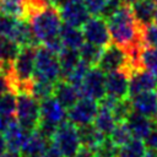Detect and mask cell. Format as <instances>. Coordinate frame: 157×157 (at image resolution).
Listing matches in <instances>:
<instances>
[{"label": "cell", "mask_w": 157, "mask_h": 157, "mask_svg": "<svg viewBox=\"0 0 157 157\" xmlns=\"http://www.w3.org/2000/svg\"><path fill=\"white\" fill-rule=\"evenodd\" d=\"M105 21L113 44L124 49L126 53L136 48H144V25H141L134 16L131 5L121 2V5L108 16Z\"/></svg>", "instance_id": "6da1fadb"}, {"label": "cell", "mask_w": 157, "mask_h": 157, "mask_svg": "<svg viewBox=\"0 0 157 157\" xmlns=\"http://www.w3.org/2000/svg\"><path fill=\"white\" fill-rule=\"evenodd\" d=\"M27 21L29 22L33 34L39 44H43L47 40L58 37L60 27L63 25L59 10L49 5L32 11Z\"/></svg>", "instance_id": "7a4b0ae2"}, {"label": "cell", "mask_w": 157, "mask_h": 157, "mask_svg": "<svg viewBox=\"0 0 157 157\" xmlns=\"http://www.w3.org/2000/svg\"><path fill=\"white\" fill-rule=\"evenodd\" d=\"M33 78L49 81L53 83H56L59 80H61V70L58 55L44 45H38L36 49Z\"/></svg>", "instance_id": "3957f363"}, {"label": "cell", "mask_w": 157, "mask_h": 157, "mask_svg": "<svg viewBox=\"0 0 157 157\" xmlns=\"http://www.w3.org/2000/svg\"><path fill=\"white\" fill-rule=\"evenodd\" d=\"M16 120L28 131H34L40 120V102L29 93L17 94Z\"/></svg>", "instance_id": "277c9868"}, {"label": "cell", "mask_w": 157, "mask_h": 157, "mask_svg": "<svg viewBox=\"0 0 157 157\" xmlns=\"http://www.w3.org/2000/svg\"><path fill=\"white\" fill-rule=\"evenodd\" d=\"M52 142L65 157H75L82 147L78 136V129L69 120H65L58 125Z\"/></svg>", "instance_id": "5b68a950"}, {"label": "cell", "mask_w": 157, "mask_h": 157, "mask_svg": "<svg viewBox=\"0 0 157 157\" xmlns=\"http://www.w3.org/2000/svg\"><path fill=\"white\" fill-rule=\"evenodd\" d=\"M81 29L86 42L102 48H105L112 43L107 21L101 16H91L81 27Z\"/></svg>", "instance_id": "8992f818"}, {"label": "cell", "mask_w": 157, "mask_h": 157, "mask_svg": "<svg viewBox=\"0 0 157 157\" xmlns=\"http://www.w3.org/2000/svg\"><path fill=\"white\" fill-rule=\"evenodd\" d=\"M81 97L99 101L105 96V72L98 66H92L86 74L80 88Z\"/></svg>", "instance_id": "52a82bcc"}, {"label": "cell", "mask_w": 157, "mask_h": 157, "mask_svg": "<svg viewBox=\"0 0 157 157\" xmlns=\"http://www.w3.org/2000/svg\"><path fill=\"white\" fill-rule=\"evenodd\" d=\"M98 113V103L94 99L81 97L71 108L67 109V120L76 126L92 124Z\"/></svg>", "instance_id": "ba28073f"}, {"label": "cell", "mask_w": 157, "mask_h": 157, "mask_svg": "<svg viewBox=\"0 0 157 157\" xmlns=\"http://www.w3.org/2000/svg\"><path fill=\"white\" fill-rule=\"evenodd\" d=\"M126 59H128V53L124 49L119 48L118 45L110 43L108 47L104 48L97 66L102 71L108 74L110 71L123 69L126 63Z\"/></svg>", "instance_id": "9c48e42d"}, {"label": "cell", "mask_w": 157, "mask_h": 157, "mask_svg": "<svg viewBox=\"0 0 157 157\" xmlns=\"http://www.w3.org/2000/svg\"><path fill=\"white\" fill-rule=\"evenodd\" d=\"M105 94L117 99L129 97V76L123 70L105 74Z\"/></svg>", "instance_id": "30bf717a"}, {"label": "cell", "mask_w": 157, "mask_h": 157, "mask_svg": "<svg viewBox=\"0 0 157 157\" xmlns=\"http://www.w3.org/2000/svg\"><path fill=\"white\" fill-rule=\"evenodd\" d=\"M60 17L64 23L75 26V27H82L85 22L91 17L86 5L83 1H76L70 2L63 7L59 9Z\"/></svg>", "instance_id": "8fae6325"}, {"label": "cell", "mask_w": 157, "mask_h": 157, "mask_svg": "<svg viewBox=\"0 0 157 157\" xmlns=\"http://www.w3.org/2000/svg\"><path fill=\"white\" fill-rule=\"evenodd\" d=\"M131 134V136L134 139H140V140H145L148 134L152 131V129L155 128V120L140 114L137 112H135L132 109V112L129 114V117L126 118V120L124 121Z\"/></svg>", "instance_id": "7c38bea8"}, {"label": "cell", "mask_w": 157, "mask_h": 157, "mask_svg": "<svg viewBox=\"0 0 157 157\" xmlns=\"http://www.w3.org/2000/svg\"><path fill=\"white\" fill-rule=\"evenodd\" d=\"M132 109L151 119H157V93L155 91L141 92L130 97Z\"/></svg>", "instance_id": "4fadbf2b"}, {"label": "cell", "mask_w": 157, "mask_h": 157, "mask_svg": "<svg viewBox=\"0 0 157 157\" xmlns=\"http://www.w3.org/2000/svg\"><path fill=\"white\" fill-rule=\"evenodd\" d=\"M40 119L59 125L67 120V110L54 96H52L40 101Z\"/></svg>", "instance_id": "5bb4252c"}, {"label": "cell", "mask_w": 157, "mask_h": 157, "mask_svg": "<svg viewBox=\"0 0 157 157\" xmlns=\"http://www.w3.org/2000/svg\"><path fill=\"white\" fill-rule=\"evenodd\" d=\"M157 90V75L147 70H141L129 78V96H135L141 92Z\"/></svg>", "instance_id": "9a60e30c"}, {"label": "cell", "mask_w": 157, "mask_h": 157, "mask_svg": "<svg viewBox=\"0 0 157 157\" xmlns=\"http://www.w3.org/2000/svg\"><path fill=\"white\" fill-rule=\"evenodd\" d=\"M31 132L32 131H28L25 128H22L18 124V121L16 120V118H13L11 120V123L9 124L7 129L5 130V132L2 134L5 137L6 145H7V150L20 152L22 150L23 145L26 144Z\"/></svg>", "instance_id": "2e32d148"}, {"label": "cell", "mask_w": 157, "mask_h": 157, "mask_svg": "<svg viewBox=\"0 0 157 157\" xmlns=\"http://www.w3.org/2000/svg\"><path fill=\"white\" fill-rule=\"evenodd\" d=\"M59 103L67 110L69 108H71L80 98V91L77 87H75L72 83H70L66 80H59L55 83L54 87V94H53Z\"/></svg>", "instance_id": "e0dca14e"}, {"label": "cell", "mask_w": 157, "mask_h": 157, "mask_svg": "<svg viewBox=\"0 0 157 157\" xmlns=\"http://www.w3.org/2000/svg\"><path fill=\"white\" fill-rule=\"evenodd\" d=\"M78 129V136L81 141V146L91 152H96L97 148L103 144V141L108 137L104 134H102L93 124L77 126Z\"/></svg>", "instance_id": "ac0fdd59"}, {"label": "cell", "mask_w": 157, "mask_h": 157, "mask_svg": "<svg viewBox=\"0 0 157 157\" xmlns=\"http://www.w3.org/2000/svg\"><path fill=\"white\" fill-rule=\"evenodd\" d=\"M131 9L136 20L146 26L155 22L156 12H157V4L155 0H136L131 4Z\"/></svg>", "instance_id": "d6986e66"}, {"label": "cell", "mask_w": 157, "mask_h": 157, "mask_svg": "<svg viewBox=\"0 0 157 157\" xmlns=\"http://www.w3.org/2000/svg\"><path fill=\"white\" fill-rule=\"evenodd\" d=\"M59 37L64 44L65 48L70 49H76L78 50L82 44L85 43V37L82 33V29L80 27L70 26L63 22L60 31H59Z\"/></svg>", "instance_id": "ffe728a7"}, {"label": "cell", "mask_w": 157, "mask_h": 157, "mask_svg": "<svg viewBox=\"0 0 157 157\" xmlns=\"http://www.w3.org/2000/svg\"><path fill=\"white\" fill-rule=\"evenodd\" d=\"M58 59H59L60 70H61V80H66L67 76L72 72V70L77 66V64L81 60L78 50L70 49V48H64L58 54Z\"/></svg>", "instance_id": "44dd1931"}, {"label": "cell", "mask_w": 157, "mask_h": 157, "mask_svg": "<svg viewBox=\"0 0 157 157\" xmlns=\"http://www.w3.org/2000/svg\"><path fill=\"white\" fill-rule=\"evenodd\" d=\"M0 12L18 20L28 18V7L26 0H0Z\"/></svg>", "instance_id": "7402d4cb"}, {"label": "cell", "mask_w": 157, "mask_h": 157, "mask_svg": "<svg viewBox=\"0 0 157 157\" xmlns=\"http://www.w3.org/2000/svg\"><path fill=\"white\" fill-rule=\"evenodd\" d=\"M117 120L112 113V110H108L105 108L98 107V113L96 115V119L93 121V125L105 136H109V134L113 131V129L117 125Z\"/></svg>", "instance_id": "603a6c76"}, {"label": "cell", "mask_w": 157, "mask_h": 157, "mask_svg": "<svg viewBox=\"0 0 157 157\" xmlns=\"http://www.w3.org/2000/svg\"><path fill=\"white\" fill-rule=\"evenodd\" d=\"M21 47L11 38L0 37V63L12 64Z\"/></svg>", "instance_id": "cb8c5ba5"}, {"label": "cell", "mask_w": 157, "mask_h": 157, "mask_svg": "<svg viewBox=\"0 0 157 157\" xmlns=\"http://www.w3.org/2000/svg\"><path fill=\"white\" fill-rule=\"evenodd\" d=\"M103 50H104V48H102L99 45L92 44L90 42H85L82 44V47L78 49V54H80L81 60L87 63L90 66H97Z\"/></svg>", "instance_id": "d4e9b609"}, {"label": "cell", "mask_w": 157, "mask_h": 157, "mask_svg": "<svg viewBox=\"0 0 157 157\" xmlns=\"http://www.w3.org/2000/svg\"><path fill=\"white\" fill-rule=\"evenodd\" d=\"M146 150L147 147L144 140L132 137L128 144L119 147L117 157H142Z\"/></svg>", "instance_id": "484cf974"}, {"label": "cell", "mask_w": 157, "mask_h": 157, "mask_svg": "<svg viewBox=\"0 0 157 157\" xmlns=\"http://www.w3.org/2000/svg\"><path fill=\"white\" fill-rule=\"evenodd\" d=\"M16 107H17V94L13 91L5 92L0 96V115L13 118L16 114Z\"/></svg>", "instance_id": "4316f807"}, {"label": "cell", "mask_w": 157, "mask_h": 157, "mask_svg": "<svg viewBox=\"0 0 157 157\" xmlns=\"http://www.w3.org/2000/svg\"><path fill=\"white\" fill-rule=\"evenodd\" d=\"M54 87H55V83L53 82L33 78V82L31 86V94L40 102L54 94Z\"/></svg>", "instance_id": "83f0119b"}, {"label": "cell", "mask_w": 157, "mask_h": 157, "mask_svg": "<svg viewBox=\"0 0 157 157\" xmlns=\"http://www.w3.org/2000/svg\"><path fill=\"white\" fill-rule=\"evenodd\" d=\"M109 140L117 146V147H121L124 146L125 144H128L132 136L126 126V124L124 121H120V123H117L115 128L113 129V131L109 134Z\"/></svg>", "instance_id": "f1b7e54d"}, {"label": "cell", "mask_w": 157, "mask_h": 157, "mask_svg": "<svg viewBox=\"0 0 157 157\" xmlns=\"http://www.w3.org/2000/svg\"><path fill=\"white\" fill-rule=\"evenodd\" d=\"M141 64L145 70L157 75V47H144L140 52Z\"/></svg>", "instance_id": "f546056e"}, {"label": "cell", "mask_w": 157, "mask_h": 157, "mask_svg": "<svg viewBox=\"0 0 157 157\" xmlns=\"http://www.w3.org/2000/svg\"><path fill=\"white\" fill-rule=\"evenodd\" d=\"M18 21L20 20L16 17L0 12V37H6L12 39V36L16 31Z\"/></svg>", "instance_id": "4dcf8cb0"}, {"label": "cell", "mask_w": 157, "mask_h": 157, "mask_svg": "<svg viewBox=\"0 0 157 157\" xmlns=\"http://www.w3.org/2000/svg\"><path fill=\"white\" fill-rule=\"evenodd\" d=\"M92 66H90L87 63H85L83 60H80V63L77 64V66L72 70V72L67 76V78H66V81H69L70 83H72L75 87H77V88H80V86H81V83H82V81H83V78H85V76H86V74L88 72V70L91 69Z\"/></svg>", "instance_id": "1f68e13d"}, {"label": "cell", "mask_w": 157, "mask_h": 157, "mask_svg": "<svg viewBox=\"0 0 157 157\" xmlns=\"http://www.w3.org/2000/svg\"><path fill=\"white\" fill-rule=\"evenodd\" d=\"M131 112H132V105H131L130 98L128 97L125 99H119L112 113H113L115 120L118 123H120V121H125Z\"/></svg>", "instance_id": "d6a6232c"}, {"label": "cell", "mask_w": 157, "mask_h": 157, "mask_svg": "<svg viewBox=\"0 0 157 157\" xmlns=\"http://www.w3.org/2000/svg\"><path fill=\"white\" fill-rule=\"evenodd\" d=\"M142 43L144 47H157V25L155 22L144 26Z\"/></svg>", "instance_id": "836d02e7"}, {"label": "cell", "mask_w": 157, "mask_h": 157, "mask_svg": "<svg viewBox=\"0 0 157 157\" xmlns=\"http://www.w3.org/2000/svg\"><path fill=\"white\" fill-rule=\"evenodd\" d=\"M110 1L112 0H83L88 12L92 16H102Z\"/></svg>", "instance_id": "e575fe53"}, {"label": "cell", "mask_w": 157, "mask_h": 157, "mask_svg": "<svg viewBox=\"0 0 157 157\" xmlns=\"http://www.w3.org/2000/svg\"><path fill=\"white\" fill-rule=\"evenodd\" d=\"M118 150H119V147H117L109 140V137H107L103 141V144L97 148V151L94 152V155L98 156V157H117Z\"/></svg>", "instance_id": "d590c367"}, {"label": "cell", "mask_w": 157, "mask_h": 157, "mask_svg": "<svg viewBox=\"0 0 157 157\" xmlns=\"http://www.w3.org/2000/svg\"><path fill=\"white\" fill-rule=\"evenodd\" d=\"M42 45H44L45 48H48L50 52L55 53L56 55H58V54H59V53L65 48L59 36H58V37H54V38H52V39H49V40H47V42H45V43H43Z\"/></svg>", "instance_id": "8d00e7d4"}, {"label": "cell", "mask_w": 157, "mask_h": 157, "mask_svg": "<svg viewBox=\"0 0 157 157\" xmlns=\"http://www.w3.org/2000/svg\"><path fill=\"white\" fill-rule=\"evenodd\" d=\"M144 141H145L147 148L157 150V125H155V128L152 129V131L148 134V136Z\"/></svg>", "instance_id": "74e56055"}, {"label": "cell", "mask_w": 157, "mask_h": 157, "mask_svg": "<svg viewBox=\"0 0 157 157\" xmlns=\"http://www.w3.org/2000/svg\"><path fill=\"white\" fill-rule=\"evenodd\" d=\"M42 157H65V156H64V155L60 152V150L52 142V144L48 145V147L45 148V151H44V153H43Z\"/></svg>", "instance_id": "f35d334b"}, {"label": "cell", "mask_w": 157, "mask_h": 157, "mask_svg": "<svg viewBox=\"0 0 157 157\" xmlns=\"http://www.w3.org/2000/svg\"><path fill=\"white\" fill-rule=\"evenodd\" d=\"M9 91H12V87H11V83H10V80L7 76L0 74V96L5 92H9Z\"/></svg>", "instance_id": "ab89813d"}, {"label": "cell", "mask_w": 157, "mask_h": 157, "mask_svg": "<svg viewBox=\"0 0 157 157\" xmlns=\"http://www.w3.org/2000/svg\"><path fill=\"white\" fill-rule=\"evenodd\" d=\"M47 5L49 6H53V7H56L58 10L70 2H76V1H83V0H44Z\"/></svg>", "instance_id": "60d3db41"}, {"label": "cell", "mask_w": 157, "mask_h": 157, "mask_svg": "<svg viewBox=\"0 0 157 157\" xmlns=\"http://www.w3.org/2000/svg\"><path fill=\"white\" fill-rule=\"evenodd\" d=\"M13 118H15V117H13ZM13 118H7V117L0 115V134H1V135L5 132V130L7 129L9 124L11 123V120H12Z\"/></svg>", "instance_id": "b9f144b4"}, {"label": "cell", "mask_w": 157, "mask_h": 157, "mask_svg": "<svg viewBox=\"0 0 157 157\" xmlns=\"http://www.w3.org/2000/svg\"><path fill=\"white\" fill-rule=\"evenodd\" d=\"M93 156H94L93 152H91V151H88V150L81 147V150L78 151V153H77L75 157H93Z\"/></svg>", "instance_id": "7bdbcfd3"}, {"label": "cell", "mask_w": 157, "mask_h": 157, "mask_svg": "<svg viewBox=\"0 0 157 157\" xmlns=\"http://www.w3.org/2000/svg\"><path fill=\"white\" fill-rule=\"evenodd\" d=\"M6 150H7V145H6L5 137H4V135L0 134V157L6 152Z\"/></svg>", "instance_id": "ee69618b"}, {"label": "cell", "mask_w": 157, "mask_h": 157, "mask_svg": "<svg viewBox=\"0 0 157 157\" xmlns=\"http://www.w3.org/2000/svg\"><path fill=\"white\" fill-rule=\"evenodd\" d=\"M1 157H22V155L17 151H11V150H6V152L1 156Z\"/></svg>", "instance_id": "f6af8a7d"}, {"label": "cell", "mask_w": 157, "mask_h": 157, "mask_svg": "<svg viewBox=\"0 0 157 157\" xmlns=\"http://www.w3.org/2000/svg\"><path fill=\"white\" fill-rule=\"evenodd\" d=\"M142 157H157V150H152V148H147L145 155Z\"/></svg>", "instance_id": "bcb514c9"}, {"label": "cell", "mask_w": 157, "mask_h": 157, "mask_svg": "<svg viewBox=\"0 0 157 157\" xmlns=\"http://www.w3.org/2000/svg\"><path fill=\"white\" fill-rule=\"evenodd\" d=\"M123 4H129V5H131L134 1H136V0H120Z\"/></svg>", "instance_id": "7dc6e473"}, {"label": "cell", "mask_w": 157, "mask_h": 157, "mask_svg": "<svg viewBox=\"0 0 157 157\" xmlns=\"http://www.w3.org/2000/svg\"><path fill=\"white\" fill-rule=\"evenodd\" d=\"M155 23L157 25V12H156V17H155Z\"/></svg>", "instance_id": "c3c4849f"}, {"label": "cell", "mask_w": 157, "mask_h": 157, "mask_svg": "<svg viewBox=\"0 0 157 157\" xmlns=\"http://www.w3.org/2000/svg\"><path fill=\"white\" fill-rule=\"evenodd\" d=\"M93 157H98V156H96V155H94V156H93Z\"/></svg>", "instance_id": "681fc988"}, {"label": "cell", "mask_w": 157, "mask_h": 157, "mask_svg": "<svg viewBox=\"0 0 157 157\" xmlns=\"http://www.w3.org/2000/svg\"><path fill=\"white\" fill-rule=\"evenodd\" d=\"M155 1H156V4H157V0H155Z\"/></svg>", "instance_id": "f907efd6"}, {"label": "cell", "mask_w": 157, "mask_h": 157, "mask_svg": "<svg viewBox=\"0 0 157 157\" xmlns=\"http://www.w3.org/2000/svg\"><path fill=\"white\" fill-rule=\"evenodd\" d=\"M156 93H157V92H156Z\"/></svg>", "instance_id": "816d5d0a"}]
</instances>
